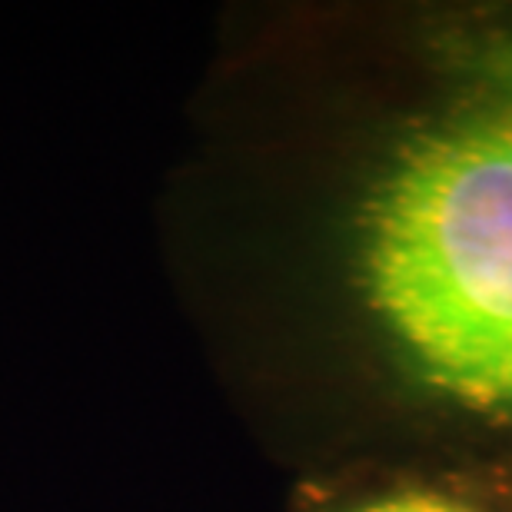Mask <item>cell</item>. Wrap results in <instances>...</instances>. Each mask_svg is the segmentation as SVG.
I'll list each match as a JSON object with an SVG mask.
<instances>
[{
    "label": "cell",
    "instance_id": "6da1fadb",
    "mask_svg": "<svg viewBox=\"0 0 512 512\" xmlns=\"http://www.w3.org/2000/svg\"><path fill=\"white\" fill-rule=\"evenodd\" d=\"M512 203V20L453 37L436 94Z\"/></svg>",
    "mask_w": 512,
    "mask_h": 512
},
{
    "label": "cell",
    "instance_id": "7a4b0ae2",
    "mask_svg": "<svg viewBox=\"0 0 512 512\" xmlns=\"http://www.w3.org/2000/svg\"><path fill=\"white\" fill-rule=\"evenodd\" d=\"M353 512H476V509L443 493H399V496L376 499V503H366Z\"/></svg>",
    "mask_w": 512,
    "mask_h": 512
}]
</instances>
